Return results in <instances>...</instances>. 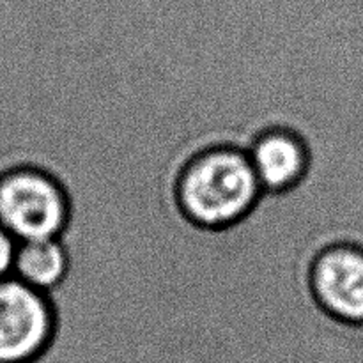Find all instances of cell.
Here are the masks:
<instances>
[{"mask_svg": "<svg viewBox=\"0 0 363 363\" xmlns=\"http://www.w3.org/2000/svg\"><path fill=\"white\" fill-rule=\"evenodd\" d=\"M71 273V252L64 238L18 241L13 277L41 293L60 289Z\"/></svg>", "mask_w": 363, "mask_h": 363, "instance_id": "6", "label": "cell"}, {"mask_svg": "<svg viewBox=\"0 0 363 363\" xmlns=\"http://www.w3.org/2000/svg\"><path fill=\"white\" fill-rule=\"evenodd\" d=\"M305 291L330 321L363 328V243L339 238L315 248L305 266Z\"/></svg>", "mask_w": 363, "mask_h": 363, "instance_id": "3", "label": "cell"}, {"mask_svg": "<svg viewBox=\"0 0 363 363\" xmlns=\"http://www.w3.org/2000/svg\"><path fill=\"white\" fill-rule=\"evenodd\" d=\"M59 335V311L52 294L16 277L0 280V363H38Z\"/></svg>", "mask_w": 363, "mask_h": 363, "instance_id": "4", "label": "cell"}, {"mask_svg": "<svg viewBox=\"0 0 363 363\" xmlns=\"http://www.w3.org/2000/svg\"><path fill=\"white\" fill-rule=\"evenodd\" d=\"M264 195L282 197L298 190L312 170V147L291 124H266L245 144Z\"/></svg>", "mask_w": 363, "mask_h": 363, "instance_id": "5", "label": "cell"}, {"mask_svg": "<svg viewBox=\"0 0 363 363\" xmlns=\"http://www.w3.org/2000/svg\"><path fill=\"white\" fill-rule=\"evenodd\" d=\"M71 220V191L52 169L18 163L0 176V223L16 241L64 238Z\"/></svg>", "mask_w": 363, "mask_h": 363, "instance_id": "2", "label": "cell"}, {"mask_svg": "<svg viewBox=\"0 0 363 363\" xmlns=\"http://www.w3.org/2000/svg\"><path fill=\"white\" fill-rule=\"evenodd\" d=\"M18 241L13 234L0 223V280L13 277L14 255H16Z\"/></svg>", "mask_w": 363, "mask_h": 363, "instance_id": "7", "label": "cell"}, {"mask_svg": "<svg viewBox=\"0 0 363 363\" xmlns=\"http://www.w3.org/2000/svg\"><path fill=\"white\" fill-rule=\"evenodd\" d=\"M170 202L202 233H225L252 216L266 197L245 144L216 140L191 149L174 167Z\"/></svg>", "mask_w": 363, "mask_h": 363, "instance_id": "1", "label": "cell"}]
</instances>
